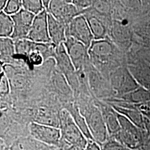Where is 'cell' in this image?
<instances>
[{
    "mask_svg": "<svg viewBox=\"0 0 150 150\" xmlns=\"http://www.w3.org/2000/svg\"><path fill=\"white\" fill-rule=\"evenodd\" d=\"M28 129L32 139L42 144L53 147L59 145L61 139L59 128L33 122L29 125Z\"/></svg>",
    "mask_w": 150,
    "mask_h": 150,
    "instance_id": "5",
    "label": "cell"
},
{
    "mask_svg": "<svg viewBox=\"0 0 150 150\" xmlns=\"http://www.w3.org/2000/svg\"><path fill=\"white\" fill-rule=\"evenodd\" d=\"M47 12L65 25L79 15V10L69 1H50Z\"/></svg>",
    "mask_w": 150,
    "mask_h": 150,
    "instance_id": "8",
    "label": "cell"
},
{
    "mask_svg": "<svg viewBox=\"0 0 150 150\" xmlns=\"http://www.w3.org/2000/svg\"><path fill=\"white\" fill-rule=\"evenodd\" d=\"M1 59H7L16 54L15 45L11 38H1Z\"/></svg>",
    "mask_w": 150,
    "mask_h": 150,
    "instance_id": "20",
    "label": "cell"
},
{
    "mask_svg": "<svg viewBox=\"0 0 150 150\" xmlns=\"http://www.w3.org/2000/svg\"><path fill=\"white\" fill-rule=\"evenodd\" d=\"M67 110L69 111L72 118H74L75 123L80 129L87 140L95 141L88 129L86 119L82 114L80 108L76 105H72Z\"/></svg>",
    "mask_w": 150,
    "mask_h": 150,
    "instance_id": "16",
    "label": "cell"
},
{
    "mask_svg": "<svg viewBox=\"0 0 150 150\" xmlns=\"http://www.w3.org/2000/svg\"><path fill=\"white\" fill-rule=\"evenodd\" d=\"M95 40L104 39L106 28L102 21L95 16H85Z\"/></svg>",
    "mask_w": 150,
    "mask_h": 150,
    "instance_id": "18",
    "label": "cell"
},
{
    "mask_svg": "<svg viewBox=\"0 0 150 150\" xmlns=\"http://www.w3.org/2000/svg\"><path fill=\"white\" fill-rule=\"evenodd\" d=\"M144 121H145V126L146 131L150 135V116H144Z\"/></svg>",
    "mask_w": 150,
    "mask_h": 150,
    "instance_id": "30",
    "label": "cell"
},
{
    "mask_svg": "<svg viewBox=\"0 0 150 150\" xmlns=\"http://www.w3.org/2000/svg\"><path fill=\"white\" fill-rule=\"evenodd\" d=\"M101 150H132L112 138H109L106 142L101 145Z\"/></svg>",
    "mask_w": 150,
    "mask_h": 150,
    "instance_id": "24",
    "label": "cell"
},
{
    "mask_svg": "<svg viewBox=\"0 0 150 150\" xmlns=\"http://www.w3.org/2000/svg\"><path fill=\"white\" fill-rule=\"evenodd\" d=\"M142 150L141 149H137V150Z\"/></svg>",
    "mask_w": 150,
    "mask_h": 150,
    "instance_id": "32",
    "label": "cell"
},
{
    "mask_svg": "<svg viewBox=\"0 0 150 150\" xmlns=\"http://www.w3.org/2000/svg\"><path fill=\"white\" fill-rule=\"evenodd\" d=\"M64 45L76 72L83 69L89 56L88 48L83 43L69 36H66Z\"/></svg>",
    "mask_w": 150,
    "mask_h": 150,
    "instance_id": "9",
    "label": "cell"
},
{
    "mask_svg": "<svg viewBox=\"0 0 150 150\" xmlns=\"http://www.w3.org/2000/svg\"><path fill=\"white\" fill-rule=\"evenodd\" d=\"M27 39L33 42H51L48 31V12L45 9L35 17Z\"/></svg>",
    "mask_w": 150,
    "mask_h": 150,
    "instance_id": "6",
    "label": "cell"
},
{
    "mask_svg": "<svg viewBox=\"0 0 150 150\" xmlns=\"http://www.w3.org/2000/svg\"><path fill=\"white\" fill-rule=\"evenodd\" d=\"M85 150H101V146L95 141H88Z\"/></svg>",
    "mask_w": 150,
    "mask_h": 150,
    "instance_id": "29",
    "label": "cell"
},
{
    "mask_svg": "<svg viewBox=\"0 0 150 150\" xmlns=\"http://www.w3.org/2000/svg\"><path fill=\"white\" fill-rule=\"evenodd\" d=\"M33 122L59 128V113H57L51 109L41 107L38 109L37 112L35 114Z\"/></svg>",
    "mask_w": 150,
    "mask_h": 150,
    "instance_id": "15",
    "label": "cell"
},
{
    "mask_svg": "<svg viewBox=\"0 0 150 150\" xmlns=\"http://www.w3.org/2000/svg\"><path fill=\"white\" fill-rule=\"evenodd\" d=\"M7 1L6 0H1L0 1V11H3L5 8L6 6L7 5Z\"/></svg>",
    "mask_w": 150,
    "mask_h": 150,
    "instance_id": "31",
    "label": "cell"
},
{
    "mask_svg": "<svg viewBox=\"0 0 150 150\" xmlns=\"http://www.w3.org/2000/svg\"><path fill=\"white\" fill-rule=\"evenodd\" d=\"M100 109L107 127L109 138L112 137L121 129L117 112L112 107H107L106 106H102Z\"/></svg>",
    "mask_w": 150,
    "mask_h": 150,
    "instance_id": "14",
    "label": "cell"
},
{
    "mask_svg": "<svg viewBox=\"0 0 150 150\" xmlns=\"http://www.w3.org/2000/svg\"><path fill=\"white\" fill-rule=\"evenodd\" d=\"M82 114L86 119L94 140L100 146L106 142L109 139V134L100 108L92 105Z\"/></svg>",
    "mask_w": 150,
    "mask_h": 150,
    "instance_id": "3",
    "label": "cell"
},
{
    "mask_svg": "<svg viewBox=\"0 0 150 150\" xmlns=\"http://www.w3.org/2000/svg\"><path fill=\"white\" fill-rule=\"evenodd\" d=\"M54 85L56 88L64 95H70L71 87L66 77L61 72H56L54 77Z\"/></svg>",
    "mask_w": 150,
    "mask_h": 150,
    "instance_id": "21",
    "label": "cell"
},
{
    "mask_svg": "<svg viewBox=\"0 0 150 150\" xmlns=\"http://www.w3.org/2000/svg\"><path fill=\"white\" fill-rule=\"evenodd\" d=\"M10 81L6 75L5 72L2 70V72L1 74V81H0V92L1 95H6L10 91Z\"/></svg>",
    "mask_w": 150,
    "mask_h": 150,
    "instance_id": "25",
    "label": "cell"
},
{
    "mask_svg": "<svg viewBox=\"0 0 150 150\" xmlns=\"http://www.w3.org/2000/svg\"><path fill=\"white\" fill-rule=\"evenodd\" d=\"M92 6L95 8V10L101 13H106L109 9V6L105 1H93Z\"/></svg>",
    "mask_w": 150,
    "mask_h": 150,
    "instance_id": "27",
    "label": "cell"
},
{
    "mask_svg": "<svg viewBox=\"0 0 150 150\" xmlns=\"http://www.w3.org/2000/svg\"><path fill=\"white\" fill-rule=\"evenodd\" d=\"M22 8L35 16L45 10L43 1L41 0L22 1Z\"/></svg>",
    "mask_w": 150,
    "mask_h": 150,
    "instance_id": "22",
    "label": "cell"
},
{
    "mask_svg": "<svg viewBox=\"0 0 150 150\" xmlns=\"http://www.w3.org/2000/svg\"><path fill=\"white\" fill-rule=\"evenodd\" d=\"M66 36L74 38L88 48L95 40L86 17L79 15L67 25Z\"/></svg>",
    "mask_w": 150,
    "mask_h": 150,
    "instance_id": "4",
    "label": "cell"
},
{
    "mask_svg": "<svg viewBox=\"0 0 150 150\" xmlns=\"http://www.w3.org/2000/svg\"><path fill=\"white\" fill-rule=\"evenodd\" d=\"M14 31V22L11 16L0 11V37L11 38Z\"/></svg>",
    "mask_w": 150,
    "mask_h": 150,
    "instance_id": "19",
    "label": "cell"
},
{
    "mask_svg": "<svg viewBox=\"0 0 150 150\" xmlns=\"http://www.w3.org/2000/svg\"><path fill=\"white\" fill-rule=\"evenodd\" d=\"M111 80L113 88L121 93H129L135 91L137 88L132 76L125 69L118 70L113 74Z\"/></svg>",
    "mask_w": 150,
    "mask_h": 150,
    "instance_id": "11",
    "label": "cell"
},
{
    "mask_svg": "<svg viewBox=\"0 0 150 150\" xmlns=\"http://www.w3.org/2000/svg\"><path fill=\"white\" fill-rule=\"evenodd\" d=\"M120 130L112 137L132 150L141 149L147 131L141 129L130 121L128 118L117 112Z\"/></svg>",
    "mask_w": 150,
    "mask_h": 150,
    "instance_id": "2",
    "label": "cell"
},
{
    "mask_svg": "<svg viewBox=\"0 0 150 150\" xmlns=\"http://www.w3.org/2000/svg\"><path fill=\"white\" fill-rule=\"evenodd\" d=\"M59 127L61 134V142L77 150H85L88 140L75 123L67 109L59 112Z\"/></svg>",
    "mask_w": 150,
    "mask_h": 150,
    "instance_id": "1",
    "label": "cell"
},
{
    "mask_svg": "<svg viewBox=\"0 0 150 150\" xmlns=\"http://www.w3.org/2000/svg\"><path fill=\"white\" fill-rule=\"evenodd\" d=\"M48 31L51 42L55 47L66 40V25L55 18L48 12Z\"/></svg>",
    "mask_w": 150,
    "mask_h": 150,
    "instance_id": "12",
    "label": "cell"
},
{
    "mask_svg": "<svg viewBox=\"0 0 150 150\" xmlns=\"http://www.w3.org/2000/svg\"><path fill=\"white\" fill-rule=\"evenodd\" d=\"M11 17L14 22V31L11 38L17 40L27 38L35 15L22 8Z\"/></svg>",
    "mask_w": 150,
    "mask_h": 150,
    "instance_id": "10",
    "label": "cell"
},
{
    "mask_svg": "<svg viewBox=\"0 0 150 150\" xmlns=\"http://www.w3.org/2000/svg\"><path fill=\"white\" fill-rule=\"evenodd\" d=\"M134 107L144 116H150V101L139 104L134 105Z\"/></svg>",
    "mask_w": 150,
    "mask_h": 150,
    "instance_id": "26",
    "label": "cell"
},
{
    "mask_svg": "<svg viewBox=\"0 0 150 150\" xmlns=\"http://www.w3.org/2000/svg\"><path fill=\"white\" fill-rule=\"evenodd\" d=\"M113 52L111 43L105 39L94 40L88 50L90 57L98 60H105Z\"/></svg>",
    "mask_w": 150,
    "mask_h": 150,
    "instance_id": "13",
    "label": "cell"
},
{
    "mask_svg": "<svg viewBox=\"0 0 150 150\" xmlns=\"http://www.w3.org/2000/svg\"><path fill=\"white\" fill-rule=\"evenodd\" d=\"M3 71L8 77L11 87L21 88L26 84V79L20 72L10 65H6Z\"/></svg>",
    "mask_w": 150,
    "mask_h": 150,
    "instance_id": "17",
    "label": "cell"
},
{
    "mask_svg": "<svg viewBox=\"0 0 150 150\" xmlns=\"http://www.w3.org/2000/svg\"><path fill=\"white\" fill-rule=\"evenodd\" d=\"M22 8V1L9 0L7 1V5L3 11L7 15L12 16L20 11Z\"/></svg>",
    "mask_w": 150,
    "mask_h": 150,
    "instance_id": "23",
    "label": "cell"
},
{
    "mask_svg": "<svg viewBox=\"0 0 150 150\" xmlns=\"http://www.w3.org/2000/svg\"><path fill=\"white\" fill-rule=\"evenodd\" d=\"M54 55L60 72L66 77L71 87L76 86L78 82V77L76 74L77 72L67 52L64 43L56 47Z\"/></svg>",
    "mask_w": 150,
    "mask_h": 150,
    "instance_id": "7",
    "label": "cell"
},
{
    "mask_svg": "<svg viewBox=\"0 0 150 150\" xmlns=\"http://www.w3.org/2000/svg\"><path fill=\"white\" fill-rule=\"evenodd\" d=\"M74 5L77 8V9L80 11L81 10H84L86 9L88 7L92 6L93 1H80V0H76V1H72Z\"/></svg>",
    "mask_w": 150,
    "mask_h": 150,
    "instance_id": "28",
    "label": "cell"
}]
</instances>
